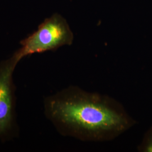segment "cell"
I'll return each instance as SVG.
<instances>
[{
  "label": "cell",
  "instance_id": "obj_1",
  "mask_svg": "<svg viewBox=\"0 0 152 152\" xmlns=\"http://www.w3.org/2000/svg\"><path fill=\"white\" fill-rule=\"evenodd\" d=\"M44 114L61 135L86 142L113 140L136 124L108 95L69 86L44 100Z\"/></svg>",
  "mask_w": 152,
  "mask_h": 152
},
{
  "label": "cell",
  "instance_id": "obj_2",
  "mask_svg": "<svg viewBox=\"0 0 152 152\" xmlns=\"http://www.w3.org/2000/svg\"><path fill=\"white\" fill-rule=\"evenodd\" d=\"M73 33L65 18L58 13L44 20L37 29L20 41L21 48L14 53L19 60L36 53L55 51L64 46H70Z\"/></svg>",
  "mask_w": 152,
  "mask_h": 152
},
{
  "label": "cell",
  "instance_id": "obj_3",
  "mask_svg": "<svg viewBox=\"0 0 152 152\" xmlns=\"http://www.w3.org/2000/svg\"><path fill=\"white\" fill-rule=\"evenodd\" d=\"M19 61L13 54L0 62V140L3 142L12 139L19 133L13 74Z\"/></svg>",
  "mask_w": 152,
  "mask_h": 152
},
{
  "label": "cell",
  "instance_id": "obj_4",
  "mask_svg": "<svg viewBox=\"0 0 152 152\" xmlns=\"http://www.w3.org/2000/svg\"><path fill=\"white\" fill-rule=\"evenodd\" d=\"M138 150L140 152H152V127L145 134Z\"/></svg>",
  "mask_w": 152,
  "mask_h": 152
}]
</instances>
